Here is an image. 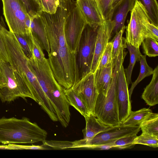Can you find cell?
Instances as JSON below:
<instances>
[{
  "instance_id": "cell-1",
  "label": "cell",
  "mask_w": 158,
  "mask_h": 158,
  "mask_svg": "<svg viewBox=\"0 0 158 158\" xmlns=\"http://www.w3.org/2000/svg\"><path fill=\"white\" fill-rule=\"evenodd\" d=\"M67 15L61 11L45 13L40 19L45 28L50 51L48 59L55 77L64 88H71L79 80L77 53L66 43L64 28Z\"/></svg>"
},
{
  "instance_id": "cell-2",
  "label": "cell",
  "mask_w": 158,
  "mask_h": 158,
  "mask_svg": "<svg viewBox=\"0 0 158 158\" xmlns=\"http://www.w3.org/2000/svg\"><path fill=\"white\" fill-rule=\"evenodd\" d=\"M47 134L45 130L26 117L0 118V143L4 145L42 142Z\"/></svg>"
},
{
  "instance_id": "cell-3",
  "label": "cell",
  "mask_w": 158,
  "mask_h": 158,
  "mask_svg": "<svg viewBox=\"0 0 158 158\" xmlns=\"http://www.w3.org/2000/svg\"><path fill=\"white\" fill-rule=\"evenodd\" d=\"M125 56L120 55L113 68L111 81L106 96L98 94L94 108L95 116L102 123L110 127L120 125L119 117L116 88L119 69L123 64Z\"/></svg>"
},
{
  "instance_id": "cell-4",
  "label": "cell",
  "mask_w": 158,
  "mask_h": 158,
  "mask_svg": "<svg viewBox=\"0 0 158 158\" xmlns=\"http://www.w3.org/2000/svg\"><path fill=\"white\" fill-rule=\"evenodd\" d=\"M0 72L3 83L0 88V99L2 102H10L19 98L33 100L28 84L9 61L0 60Z\"/></svg>"
},
{
  "instance_id": "cell-5",
  "label": "cell",
  "mask_w": 158,
  "mask_h": 158,
  "mask_svg": "<svg viewBox=\"0 0 158 158\" xmlns=\"http://www.w3.org/2000/svg\"><path fill=\"white\" fill-rule=\"evenodd\" d=\"M3 14L9 31L14 33L30 35L31 18L20 0H2Z\"/></svg>"
},
{
  "instance_id": "cell-6",
  "label": "cell",
  "mask_w": 158,
  "mask_h": 158,
  "mask_svg": "<svg viewBox=\"0 0 158 158\" xmlns=\"http://www.w3.org/2000/svg\"><path fill=\"white\" fill-rule=\"evenodd\" d=\"M98 27L87 24L82 35L77 58L79 80L91 72Z\"/></svg>"
},
{
  "instance_id": "cell-7",
  "label": "cell",
  "mask_w": 158,
  "mask_h": 158,
  "mask_svg": "<svg viewBox=\"0 0 158 158\" xmlns=\"http://www.w3.org/2000/svg\"><path fill=\"white\" fill-rule=\"evenodd\" d=\"M131 12L130 20L126 27L125 40L126 43L139 48L142 42L146 38V31L144 24L149 17L145 7L137 0Z\"/></svg>"
},
{
  "instance_id": "cell-8",
  "label": "cell",
  "mask_w": 158,
  "mask_h": 158,
  "mask_svg": "<svg viewBox=\"0 0 158 158\" xmlns=\"http://www.w3.org/2000/svg\"><path fill=\"white\" fill-rule=\"evenodd\" d=\"M140 130L139 126H129L121 123L117 126L110 127L88 141L80 140L79 148L99 149L100 147L112 143L122 137L137 134Z\"/></svg>"
},
{
  "instance_id": "cell-9",
  "label": "cell",
  "mask_w": 158,
  "mask_h": 158,
  "mask_svg": "<svg viewBox=\"0 0 158 158\" xmlns=\"http://www.w3.org/2000/svg\"><path fill=\"white\" fill-rule=\"evenodd\" d=\"M87 24L75 5L66 19L64 28L66 42L72 51L77 53L81 37Z\"/></svg>"
},
{
  "instance_id": "cell-10",
  "label": "cell",
  "mask_w": 158,
  "mask_h": 158,
  "mask_svg": "<svg viewBox=\"0 0 158 158\" xmlns=\"http://www.w3.org/2000/svg\"><path fill=\"white\" fill-rule=\"evenodd\" d=\"M71 88L83 101L90 114L94 115L95 103L98 94L95 85L94 73L90 72L87 74Z\"/></svg>"
},
{
  "instance_id": "cell-11",
  "label": "cell",
  "mask_w": 158,
  "mask_h": 158,
  "mask_svg": "<svg viewBox=\"0 0 158 158\" xmlns=\"http://www.w3.org/2000/svg\"><path fill=\"white\" fill-rule=\"evenodd\" d=\"M124 69L122 64L118 74L116 88L119 117L121 123L127 118L132 111L128 85Z\"/></svg>"
},
{
  "instance_id": "cell-12",
  "label": "cell",
  "mask_w": 158,
  "mask_h": 158,
  "mask_svg": "<svg viewBox=\"0 0 158 158\" xmlns=\"http://www.w3.org/2000/svg\"><path fill=\"white\" fill-rule=\"evenodd\" d=\"M113 24L111 20L105 21L98 27L94 57L91 72L94 73L96 70L101 57L111 37Z\"/></svg>"
},
{
  "instance_id": "cell-13",
  "label": "cell",
  "mask_w": 158,
  "mask_h": 158,
  "mask_svg": "<svg viewBox=\"0 0 158 158\" xmlns=\"http://www.w3.org/2000/svg\"><path fill=\"white\" fill-rule=\"evenodd\" d=\"M76 5L87 25L93 27L102 25L105 21L95 0H76Z\"/></svg>"
},
{
  "instance_id": "cell-14",
  "label": "cell",
  "mask_w": 158,
  "mask_h": 158,
  "mask_svg": "<svg viewBox=\"0 0 158 158\" xmlns=\"http://www.w3.org/2000/svg\"><path fill=\"white\" fill-rule=\"evenodd\" d=\"M137 0H123L114 9L111 20L113 24L111 36L125 26L128 13L133 9Z\"/></svg>"
},
{
  "instance_id": "cell-15",
  "label": "cell",
  "mask_w": 158,
  "mask_h": 158,
  "mask_svg": "<svg viewBox=\"0 0 158 158\" xmlns=\"http://www.w3.org/2000/svg\"><path fill=\"white\" fill-rule=\"evenodd\" d=\"M112 63L101 69H97L94 73V83L98 94L106 96L110 87L112 74Z\"/></svg>"
},
{
  "instance_id": "cell-16",
  "label": "cell",
  "mask_w": 158,
  "mask_h": 158,
  "mask_svg": "<svg viewBox=\"0 0 158 158\" xmlns=\"http://www.w3.org/2000/svg\"><path fill=\"white\" fill-rule=\"evenodd\" d=\"M30 30L32 35L37 40L43 50L48 54L50 51L48 41L39 15L31 18Z\"/></svg>"
},
{
  "instance_id": "cell-17",
  "label": "cell",
  "mask_w": 158,
  "mask_h": 158,
  "mask_svg": "<svg viewBox=\"0 0 158 158\" xmlns=\"http://www.w3.org/2000/svg\"><path fill=\"white\" fill-rule=\"evenodd\" d=\"M150 83L144 88L141 97L147 105L154 106L158 103V65L154 69Z\"/></svg>"
},
{
  "instance_id": "cell-18",
  "label": "cell",
  "mask_w": 158,
  "mask_h": 158,
  "mask_svg": "<svg viewBox=\"0 0 158 158\" xmlns=\"http://www.w3.org/2000/svg\"><path fill=\"white\" fill-rule=\"evenodd\" d=\"M86 122L85 127L82 130L83 139L89 140L99 133L110 127L102 123L94 115L91 114L84 117Z\"/></svg>"
},
{
  "instance_id": "cell-19",
  "label": "cell",
  "mask_w": 158,
  "mask_h": 158,
  "mask_svg": "<svg viewBox=\"0 0 158 158\" xmlns=\"http://www.w3.org/2000/svg\"><path fill=\"white\" fill-rule=\"evenodd\" d=\"M64 92L70 105L74 107L84 117L90 114L83 101L71 88L64 89Z\"/></svg>"
},
{
  "instance_id": "cell-20",
  "label": "cell",
  "mask_w": 158,
  "mask_h": 158,
  "mask_svg": "<svg viewBox=\"0 0 158 158\" xmlns=\"http://www.w3.org/2000/svg\"><path fill=\"white\" fill-rule=\"evenodd\" d=\"M152 113V110L149 108H144L136 111H131L121 123L129 126H139Z\"/></svg>"
},
{
  "instance_id": "cell-21",
  "label": "cell",
  "mask_w": 158,
  "mask_h": 158,
  "mask_svg": "<svg viewBox=\"0 0 158 158\" xmlns=\"http://www.w3.org/2000/svg\"><path fill=\"white\" fill-rule=\"evenodd\" d=\"M126 27L124 26L118 32L116 33L112 41V66L113 68L121 52L126 48L124 38L122 37Z\"/></svg>"
},
{
  "instance_id": "cell-22",
  "label": "cell",
  "mask_w": 158,
  "mask_h": 158,
  "mask_svg": "<svg viewBox=\"0 0 158 158\" xmlns=\"http://www.w3.org/2000/svg\"><path fill=\"white\" fill-rule=\"evenodd\" d=\"M125 42L126 48L129 52L130 57L129 66L127 69H124L127 84L129 85L131 82V76L134 66L136 62L139 61V57L142 54L139 48H136L125 41Z\"/></svg>"
},
{
  "instance_id": "cell-23",
  "label": "cell",
  "mask_w": 158,
  "mask_h": 158,
  "mask_svg": "<svg viewBox=\"0 0 158 158\" xmlns=\"http://www.w3.org/2000/svg\"><path fill=\"white\" fill-rule=\"evenodd\" d=\"M146 56L141 55L139 58L140 64V72L137 79L132 83L131 86L129 90V96L131 98L133 90L136 85L144 78L152 75L154 69L148 64Z\"/></svg>"
},
{
  "instance_id": "cell-24",
  "label": "cell",
  "mask_w": 158,
  "mask_h": 158,
  "mask_svg": "<svg viewBox=\"0 0 158 158\" xmlns=\"http://www.w3.org/2000/svg\"><path fill=\"white\" fill-rule=\"evenodd\" d=\"M142 132L158 137V114L152 113L139 126Z\"/></svg>"
},
{
  "instance_id": "cell-25",
  "label": "cell",
  "mask_w": 158,
  "mask_h": 158,
  "mask_svg": "<svg viewBox=\"0 0 158 158\" xmlns=\"http://www.w3.org/2000/svg\"><path fill=\"white\" fill-rule=\"evenodd\" d=\"M39 14L43 12L54 14L59 5L60 0H32Z\"/></svg>"
},
{
  "instance_id": "cell-26",
  "label": "cell",
  "mask_w": 158,
  "mask_h": 158,
  "mask_svg": "<svg viewBox=\"0 0 158 158\" xmlns=\"http://www.w3.org/2000/svg\"><path fill=\"white\" fill-rule=\"evenodd\" d=\"M146 8L151 23L158 27V4L156 0H137Z\"/></svg>"
},
{
  "instance_id": "cell-27",
  "label": "cell",
  "mask_w": 158,
  "mask_h": 158,
  "mask_svg": "<svg viewBox=\"0 0 158 158\" xmlns=\"http://www.w3.org/2000/svg\"><path fill=\"white\" fill-rule=\"evenodd\" d=\"M20 44L23 52L29 59L33 56L31 35H23L14 33Z\"/></svg>"
},
{
  "instance_id": "cell-28",
  "label": "cell",
  "mask_w": 158,
  "mask_h": 158,
  "mask_svg": "<svg viewBox=\"0 0 158 158\" xmlns=\"http://www.w3.org/2000/svg\"><path fill=\"white\" fill-rule=\"evenodd\" d=\"M137 136V134L125 136L119 139L112 143L102 146L106 147L108 149L113 148L120 149L131 148L135 145L133 143Z\"/></svg>"
},
{
  "instance_id": "cell-29",
  "label": "cell",
  "mask_w": 158,
  "mask_h": 158,
  "mask_svg": "<svg viewBox=\"0 0 158 158\" xmlns=\"http://www.w3.org/2000/svg\"><path fill=\"white\" fill-rule=\"evenodd\" d=\"M143 53L146 56L154 57L158 56V43L156 40L145 38L142 42Z\"/></svg>"
},
{
  "instance_id": "cell-30",
  "label": "cell",
  "mask_w": 158,
  "mask_h": 158,
  "mask_svg": "<svg viewBox=\"0 0 158 158\" xmlns=\"http://www.w3.org/2000/svg\"><path fill=\"white\" fill-rule=\"evenodd\" d=\"M133 143L143 144L154 148L158 147V137L150 134L142 132L135 139Z\"/></svg>"
},
{
  "instance_id": "cell-31",
  "label": "cell",
  "mask_w": 158,
  "mask_h": 158,
  "mask_svg": "<svg viewBox=\"0 0 158 158\" xmlns=\"http://www.w3.org/2000/svg\"><path fill=\"white\" fill-rule=\"evenodd\" d=\"M104 21L111 20L113 11L112 8V0H95Z\"/></svg>"
},
{
  "instance_id": "cell-32",
  "label": "cell",
  "mask_w": 158,
  "mask_h": 158,
  "mask_svg": "<svg viewBox=\"0 0 158 158\" xmlns=\"http://www.w3.org/2000/svg\"><path fill=\"white\" fill-rule=\"evenodd\" d=\"M43 145L48 150H61L74 148V142L64 141L47 140L42 142Z\"/></svg>"
},
{
  "instance_id": "cell-33",
  "label": "cell",
  "mask_w": 158,
  "mask_h": 158,
  "mask_svg": "<svg viewBox=\"0 0 158 158\" xmlns=\"http://www.w3.org/2000/svg\"><path fill=\"white\" fill-rule=\"evenodd\" d=\"M112 43L109 42L101 57L97 69H101L112 63Z\"/></svg>"
},
{
  "instance_id": "cell-34",
  "label": "cell",
  "mask_w": 158,
  "mask_h": 158,
  "mask_svg": "<svg viewBox=\"0 0 158 158\" xmlns=\"http://www.w3.org/2000/svg\"><path fill=\"white\" fill-rule=\"evenodd\" d=\"M31 35L33 56L38 60L42 61L45 58L43 50L37 40L31 34Z\"/></svg>"
},
{
  "instance_id": "cell-35",
  "label": "cell",
  "mask_w": 158,
  "mask_h": 158,
  "mask_svg": "<svg viewBox=\"0 0 158 158\" xmlns=\"http://www.w3.org/2000/svg\"><path fill=\"white\" fill-rule=\"evenodd\" d=\"M31 18L39 15L32 0H20Z\"/></svg>"
},
{
  "instance_id": "cell-36",
  "label": "cell",
  "mask_w": 158,
  "mask_h": 158,
  "mask_svg": "<svg viewBox=\"0 0 158 158\" xmlns=\"http://www.w3.org/2000/svg\"><path fill=\"white\" fill-rule=\"evenodd\" d=\"M14 150H48L43 145H24L18 144H11Z\"/></svg>"
},
{
  "instance_id": "cell-37",
  "label": "cell",
  "mask_w": 158,
  "mask_h": 158,
  "mask_svg": "<svg viewBox=\"0 0 158 158\" xmlns=\"http://www.w3.org/2000/svg\"><path fill=\"white\" fill-rule=\"evenodd\" d=\"M0 60L9 61L4 42L0 34Z\"/></svg>"
},
{
  "instance_id": "cell-38",
  "label": "cell",
  "mask_w": 158,
  "mask_h": 158,
  "mask_svg": "<svg viewBox=\"0 0 158 158\" xmlns=\"http://www.w3.org/2000/svg\"><path fill=\"white\" fill-rule=\"evenodd\" d=\"M0 150H13L11 144L0 145Z\"/></svg>"
},
{
  "instance_id": "cell-39",
  "label": "cell",
  "mask_w": 158,
  "mask_h": 158,
  "mask_svg": "<svg viewBox=\"0 0 158 158\" xmlns=\"http://www.w3.org/2000/svg\"><path fill=\"white\" fill-rule=\"evenodd\" d=\"M123 0H112V8L113 11L115 7Z\"/></svg>"
},
{
  "instance_id": "cell-40",
  "label": "cell",
  "mask_w": 158,
  "mask_h": 158,
  "mask_svg": "<svg viewBox=\"0 0 158 158\" xmlns=\"http://www.w3.org/2000/svg\"><path fill=\"white\" fill-rule=\"evenodd\" d=\"M3 85L1 75L0 72V88Z\"/></svg>"
}]
</instances>
